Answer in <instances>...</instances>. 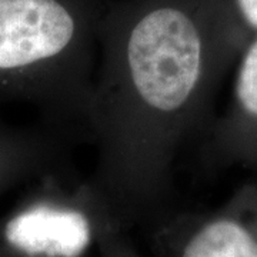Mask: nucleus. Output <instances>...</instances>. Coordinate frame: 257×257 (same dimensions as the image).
Returning <instances> with one entry per match:
<instances>
[{"label": "nucleus", "mask_w": 257, "mask_h": 257, "mask_svg": "<svg viewBox=\"0 0 257 257\" xmlns=\"http://www.w3.org/2000/svg\"><path fill=\"white\" fill-rule=\"evenodd\" d=\"M104 0H0V100L86 128Z\"/></svg>", "instance_id": "nucleus-2"}, {"label": "nucleus", "mask_w": 257, "mask_h": 257, "mask_svg": "<svg viewBox=\"0 0 257 257\" xmlns=\"http://www.w3.org/2000/svg\"><path fill=\"white\" fill-rule=\"evenodd\" d=\"M177 234V257H257V234L234 216L192 221Z\"/></svg>", "instance_id": "nucleus-5"}, {"label": "nucleus", "mask_w": 257, "mask_h": 257, "mask_svg": "<svg viewBox=\"0 0 257 257\" xmlns=\"http://www.w3.org/2000/svg\"><path fill=\"white\" fill-rule=\"evenodd\" d=\"M234 101L241 119L257 123V35L241 59L234 84Z\"/></svg>", "instance_id": "nucleus-7"}, {"label": "nucleus", "mask_w": 257, "mask_h": 257, "mask_svg": "<svg viewBox=\"0 0 257 257\" xmlns=\"http://www.w3.org/2000/svg\"><path fill=\"white\" fill-rule=\"evenodd\" d=\"M219 60L200 0L106 3L86 123L101 193L136 203L165 189L194 138Z\"/></svg>", "instance_id": "nucleus-1"}, {"label": "nucleus", "mask_w": 257, "mask_h": 257, "mask_svg": "<svg viewBox=\"0 0 257 257\" xmlns=\"http://www.w3.org/2000/svg\"><path fill=\"white\" fill-rule=\"evenodd\" d=\"M62 199H37L5 226L6 244L25 257H80L93 240V220Z\"/></svg>", "instance_id": "nucleus-3"}, {"label": "nucleus", "mask_w": 257, "mask_h": 257, "mask_svg": "<svg viewBox=\"0 0 257 257\" xmlns=\"http://www.w3.org/2000/svg\"><path fill=\"white\" fill-rule=\"evenodd\" d=\"M63 163L62 133L0 120V193L26 179L50 175Z\"/></svg>", "instance_id": "nucleus-4"}, {"label": "nucleus", "mask_w": 257, "mask_h": 257, "mask_svg": "<svg viewBox=\"0 0 257 257\" xmlns=\"http://www.w3.org/2000/svg\"><path fill=\"white\" fill-rule=\"evenodd\" d=\"M200 3L219 50L227 29L237 28L257 35V0H200Z\"/></svg>", "instance_id": "nucleus-6"}]
</instances>
